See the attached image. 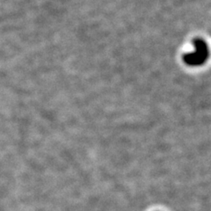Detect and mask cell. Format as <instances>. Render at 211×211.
<instances>
[]
</instances>
